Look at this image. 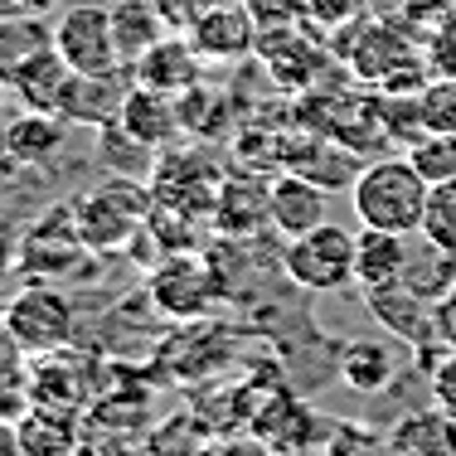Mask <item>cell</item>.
Here are the masks:
<instances>
[{"instance_id": "1", "label": "cell", "mask_w": 456, "mask_h": 456, "mask_svg": "<svg viewBox=\"0 0 456 456\" xmlns=\"http://www.w3.org/2000/svg\"><path fill=\"white\" fill-rule=\"evenodd\" d=\"M428 194L432 184L418 175L408 156H379L354 170L350 204L364 228H388V233H422L428 219Z\"/></svg>"}, {"instance_id": "2", "label": "cell", "mask_w": 456, "mask_h": 456, "mask_svg": "<svg viewBox=\"0 0 456 456\" xmlns=\"http://www.w3.org/2000/svg\"><path fill=\"white\" fill-rule=\"evenodd\" d=\"M151 209H156V194L132 175H117L83 194L73 204V219H78L88 253H117V248H126L151 224Z\"/></svg>"}, {"instance_id": "3", "label": "cell", "mask_w": 456, "mask_h": 456, "mask_svg": "<svg viewBox=\"0 0 456 456\" xmlns=\"http://www.w3.org/2000/svg\"><path fill=\"white\" fill-rule=\"evenodd\" d=\"M354 248H360V233L330 224L301 238H287V253H281V273L297 281L301 291H316V297H330V291L360 287L354 281Z\"/></svg>"}, {"instance_id": "4", "label": "cell", "mask_w": 456, "mask_h": 456, "mask_svg": "<svg viewBox=\"0 0 456 456\" xmlns=\"http://www.w3.org/2000/svg\"><path fill=\"white\" fill-rule=\"evenodd\" d=\"M257 63L267 69V78L277 83L281 93H311L316 78L325 73V63L335 59V49L321 39V29H311L306 20L301 25H277L257 35Z\"/></svg>"}, {"instance_id": "5", "label": "cell", "mask_w": 456, "mask_h": 456, "mask_svg": "<svg viewBox=\"0 0 456 456\" xmlns=\"http://www.w3.org/2000/svg\"><path fill=\"white\" fill-rule=\"evenodd\" d=\"M53 49L69 59L73 73H132L117 53V35H112V5H69L53 20Z\"/></svg>"}, {"instance_id": "6", "label": "cell", "mask_w": 456, "mask_h": 456, "mask_svg": "<svg viewBox=\"0 0 456 456\" xmlns=\"http://www.w3.org/2000/svg\"><path fill=\"white\" fill-rule=\"evenodd\" d=\"M5 321L15 330L20 350L35 360V354H53L73 340V301L53 287H25L15 301L5 306Z\"/></svg>"}, {"instance_id": "7", "label": "cell", "mask_w": 456, "mask_h": 456, "mask_svg": "<svg viewBox=\"0 0 456 456\" xmlns=\"http://www.w3.org/2000/svg\"><path fill=\"white\" fill-rule=\"evenodd\" d=\"M184 35H190V45L204 53V63H243L257 53L263 25L253 20V10H248L243 0H214Z\"/></svg>"}, {"instance_id": "8", "label": "cell", "mask_w": 456, "mask_h": 456, "mask_svg": "<svg viewBox=\"0 0 456 456\" xmlns=\"http://www.w3.org/2000/svg\"><path fill=\"white\" fill-rule=\"evenodd\" d=\"M219 297V277L209 273V263L194 253H166V263L151 273V301H156L166 316L194 321L214 306Z\"/></svg>"}, {"instance_id": "9", "label": "cell", "mask_w": 456, "mask_h": 456, "mask_svg": "<svg viewBox=\"0 0 456 456\" xmlns=\"http://www.w3.org/2000/svg\"><path fill=\"white\" fill-rule=\"evenodd\" d=\"M132 78L146 83V88L156 93H190L194 83H204V53L190 45V35H180V29H170L160 45H151L141 59L132 63Z\"/></svg>"}, {"instance_id": "10", "label": "cell", "mask_w": 456, "mask_h": 456, "mask_svg": "<svg viewBox=\"0 0 456 456\" xmlns=\"http://www.w3.org/2000/svg\"><path fill=\"white\" fill-rule=\"evenodd\" d=\"M214 228L228 238H248L263 224H273V180H263L257 170L248 175H228L214 194Z\"/></svg>"}, {"instance_id": "11", "label": "cell", "mask_w": 456, "mask_h": 456, "mask_svg": "<svg viewBox=\"0 0 456 456\" xmlns=\"http://www.w3.org/2000/svg\"><path fill=\"white\" fill-rule=\"evenodd\" d=\"M132 73H73L69 88H63V122L78 126H112L122 117V102L132 93Z\"/></svg>"}, {"instance_id": "12", "label": "cell", "mask_w": 456, "mask_h": 456, "mask_svg": "<svg viewBox=\"0 0 456 456\" xmlns=\"http://www.w3.org/2000/svg\"><path fill=\"white\" fill-rule=\"evenodd\" d=\"M117 126H122V132L132 136L141 151H166L170 141L184 132V122H180V97L156 93V88H146V83H132V93H126V102H122Z\"/></svg>"}, {"instance_id": "13", "label": "cell", "mask_w": 456, "mask_h": 456, "mask_svg": "<svg viewBox=\"0 0 456 456\" xmlns=\"http://www.w3.org/2000/svg\"><path fill=\"white\" fill-rule=\"evenodd\" d=\"M330 219V200L325 184L301 175V170H277L273 175V228L281 238H301L311 228H321Z\"/></svg>"}, {"instance_id": "14", "label": "cell", "mask_w": 456, "mask_h": 456, "mask_svg": "<svg viewBox=\"0 0 456 456\" xmlns=\"http://www.w3.org/2000/svg\"><path fill=\"white\" fill-rule=\"evenodd\" d=\"M394 287H403L408 297L422 301V306H437V301L456 287V248L437 243V238H428V233H412L403 273H398Z\"/></svg>"}, {"instance_id": "15", "label": "cell", "mask_w": 456, "mask_h": 456, "mask_svg": "<svg viewBox=\"0 0 456 456\" xmlns=\"http://www.w3.org/2000/svg\"><path fill=\"white\" fill-rule=\"evenodd\" d=\"M83 253H88V243H83V233H78L73 209H53V214H45V224H35V233L25 238V248H20V267L35 273V277H45V273L73 267Z\"/></svg>"}, {"instance_id": "16", "label": "cell", "mask_w": 456, "mask_h": 456, "mask_svg": "<svg viewBox=\"0 0 456 456\" xmlns=\"http://www.w3.org/2000/svg\"><path fill=\"white\" fill-rule=\"evenodd\" d=\"M20 456H78V412L35 403L15 422Z\"/></svg>"}, {"instance_id": "17", "label": "cell", "mask_w": 456, "mask_h": 456, "mask_svg": "<svg viewBox=\"0 0 456 456\" xmlns=\"http://www.w3.org/2000/svg\"><path fill=\"white\" fill-rule=\"evenodd\" d=\"M45 49H53V25L45 15H35V10H10V15H0V83L5 88Z\"/></svg>"}, {"instance_id": "18", "label": "cell", "mask_w": 456, "mask_h": 456, "mask_svg": "<svg viewBox=\"0 0 456 456\" xmlns=\"http://www.w3.org/2000/svg\"><path fill=\"white\" fill-rule=\"evenodd\" d=\"M388 442L398 447V456H456V412L437 403L422 412H403Z\"/></svg>"}, {"instance_id": "19", "label": "cell", "mask_w": 456, "mask_h": 456, "mask_svg": "<svg viewBox=\"0 0 456 456\" xmlns=\"http://www.w3.org/2000/svg\"><path fill=\"white\" fill-rule=\"evenodd\" d=\"M369 297V311L379 316L388 335H403V340H442L437 335V306H422L418 297H408L403 287H374L364 291Z\"/></svg>"}, {"instance_id": "20", "label": "cell", "mask_w": 456, "mask_h": 456, "mask_svg": "<svg viewBox=\"0 0 456 456\" xmlns=\"http://www.w3.org/2000/svg\"><path fill=\"white\" fill-rule=\"evenodd\" d=\"M59 146H63V117L53 112H20L0 132L5 160H20V166H45V160L59 156Z\"/></svg>"}, {"instance_id": "21", "label": "cell", "mask_w": 456, "mask_h": 456, "mask_svg": "<svg viewBox=\"0 0 456 456\" xmlns=\"http://www.w3.org/2000/svg\"><path fill=\"white\" fill-rule=\"evenodd\" d=\"M408 238L412 233H388V228H360V248H354V281L364 291L374 287H394L408 257Z\"/></svg>"}, {"instance_id": "22", "label": "cell", "mask_w": 456, "mask_h": 456, "mask_svg": "<svg viewBox=\"0 0 456 456\" xmlns=\"http://www.w3.org/2000/svg\"><path fill=\"white\" fill-rule=\"evenodd\" d=\"M112 35H117L122 63L132 69L151 45H160V39L170 35V25H166L156 0H112Z\"/></svg>"}, {"instance_id": "23", "label": "cell", "mask_w": 456, "mask_h": 456, "mask_svg": "<svg viewBox=\"0 0 456 456\" xmlns=\"http://www.w3.org/2000/svg\"><path fill=\"white\" fill-rule=\"evenodd\" d=\"M69 78H73L69 59H63L59 49H45L35 63H25V69H20V78L10 83V93L25 102V112H53V117H59Z\"/></svg>"}, {"instance_id": "24", "label": "cell", "mask_w": 456, "mask_h": 456, "mask_svg": "<svg viewBox=\"0 0 456 456\" xmlns=\"http://www.w3.org/2000/svg\"><path fill=\"white\" fill-rule=\"evenodd\" d=\"M78 369H83L78 360H59V350H53V354H35V364H29V379H35V403L78 412L83 403H88V379H83Z\"/></svg>"}, {"instance_id": "25", "label": "cell", "mask_w": 456, "mask_h": 456, "mask_svg": "<svg viewBox=\"0 0 456 456\" xmlns=\"http://www.w3.org/2000/svg\"><path fill=\"white\" fill-rule=\"evenodd\" d=\"M394 350L384 340H354L340 354V384L354 394H384L394 384Z\"/></svg>"}, {"instance_id": "26", "label": "cell", "mask_w": 456, "mask_h": 456, "mask_svg": "<svg viewBox=\"0 0 456 456\" xmlns=\"http://www.w3.org/2000/svg\"><path fill=\"white\" fill-rule=\"evenodd\" d=\"M408 160L418 166V175L428 184L456 180V132H422L408 146Z\"/></svg>"}, {"instance_id": "27", "label": "cell", "mask_w": 456, "mask_h": 456, "mask_svg": "<svg viewBox=\"0 0 456 456\" xmlns=\"http://www.w3.org/2000/svg\"><path fill=\"white\" fill-rule=\"evenodd\" d=\"M228 97L219 88H209V83H194L190 93H180V122H184V132H194V136H214L219 132V122H224V112H228Z\"/></svg>"}, {"instance_id": "28", "label": "cell", "mask_w": 456, "mask_h": 456, "mask_svg": "<svg viewBox=\"0 0 456 456\" xmlns=\"http://www.w3.org/2000/svg\"><path fill=\"white\" fill-rule=\"evenodd\" d=\"M418 122L422 132H456V78L432 73L428 88L418 93Z\"/></svg>"}, {"instance_id": "29", "label": "cell", "mask_w": 456, "mask_h": 456, "mask_svg": "<svg viewBox=\"0 0 456 456\" xmlns=\"http://www.w3.org/2000/svg\"><path fill=\"white\" fill-rule=\"evenodd\" d=\"M29 408H35V379L25 360H15L0 369V422H20Z\"/></svg>"}, {"instance_id": "30", "label": "cell", "mask_w": 456, "mask_h": 456, "mask_svg": "<svg viewBox=\"0 0 456 456\" xmlns=\"http://www.w3.org/2000/svg\"><path fill=\"white\" fill-rule=\"evenodd\" d=\"M422 233L437 238V243L456 248V180L432 184L428 194V219H422Z\"/></svg>"}, {"instance_id": "31", "label": "cell", "mask_w": 456, "mask_h": 456, "mask_svg": "<svg viewBox=\"0 0 456 456\" xmlns=\"http://www.w3.org/2000/svg\"><path fill=\"white\" fill-rule=\"evenodd\" d=\"M422 49H428L432 73H447V78H456V10H452V15H442L437 25L422 35Z\"/></svg>"}, {"instance_id": "32", "label": "cell", "mask_w": 456, "mask_h": 456, "mask_svg": "<svg viewBox=\"0 0 456 456\" xmlns=\"http://www.w3.org/2000/svg\"><path fill=\"white\" fill-rule=\"evenodd\" d=\"M428 388H432V403L456 412V345H442L428 360Z\"/></svg>"}, {"instance_id": "33", "label": "cell", "mask_w": 456, "mask_h": 456, "mask_svg": "<svg viewBox=\"0 0 456 456\" xmlns=\"http://www.w3.org/2000/svg\"><path fill=\"white\" fill-rule=\"evenodd\" d=\"M364 5L369 0H306V25L321 29V35H335V29H345Z\"/></svg>"}, {"instance_id": "34", "label": "cell", "mask_w": 456, "mask_h": 456, "mask_svg": "<svg viewBox=\"0 0 456 456\" xmlns=\"http://www.w3.org/2000/svg\"><path fill=\"white\" fill-rule=\"evenodd\" d=\"M253 10V20L263 29H277V25H301L306 20V0H243Z\"/></svg>"}, {"instance_id": "35", "label": "cell", "mask_w": 456, "mask_h": 456, "mask_svg": "<svg viewBox=\"0 0 456 456\" xmlns=\"http://www.w3.org/2000/svg\"><path fill=\"white\" fill-rule=\"evenodd\" d=\"M452 10H456V0H394V15L408 20V25L422 29V35H428L442 15H452Z\"/></svg>"}, {"instance_id": "36", "label": "cell", "mask_w": 456, "mask_h": 456, "mask_svg": "<svg viewBox=\"0 0 456 456\" xmlns=\"http://www.w3.org/2000/svg\"><path fill=\"white\" fill-rule=\"evenodd\" d=\"M437 335L442 345H456V287L437 301Z\"/></svg>"}, {"instance_id": "37", "label": "cell", "mask_w": 456, "mask_h": 456, "mask_svg": "<svg viewBox=\"0 0 456 456\" xmlns=\"http://www.w3.org/2000/svg\"><path fill=\"white\" fill-rule=\"evenodd\" d=\"M15 360H29V354L20 350V340H15V330H10L5 311H0V369H5V364H15Z\"/></svg>"}, {"instance_id": "38", "label": "cell", "mask_w": 456, "mask_h": 456, "mask_svg": "<svg viewBox=\"0 0 456 456\" xmlns=\"http://www.w3.org/2000/svg\"><path fill=\"white\" fill-rule=\"evenodd\" d=\"M15 263H20V253H15V238H10V233H0V281L10 277V267H15Z\"/></svg>"}, {"instance_id": "39", "label": "cell", "mask_w": 456, "mask_h": 456, "mask_svg": "<svg viewBox=\"0 0 456 456\" xmlns=\"http://www.w3.org/2000/svg\"><path fill=\"white\" fill-rule=\"evenodd\" d=\"M354 456H398V447H394V442L384 437V442H364V447L354 452Z\"/></svg>"}, {"instance_id": "40", "label": "cell", "mask_w": 456, "mask_h": 456, "mask_svg": "<svg viewBox=\"0 0 456 456\" xmlns=\"http://www.w3.org/2000/svg\"><path fill=\"white\" fill-rule=\"evenodd\" d=\"M10 5H20V10H35V15H45V10L53 5V0H10Z\"/></svg>"}, {"instance_id": "41", "label": "cell", "mask_w": 456, "mask_h": 456, "mask_svg": "<svg viewBox=\"0 0 456 456\" xmlns=\"http://www.w3.org/2000/svg\"><path fill=\"white\" fill-rule=\"evenodd\" d=\"M5 93H10V88H5V83H0V107H5Z\"/></svg>"}]
</instances>
